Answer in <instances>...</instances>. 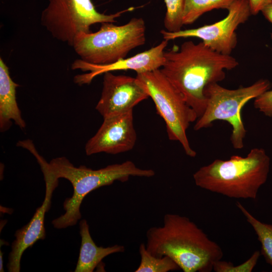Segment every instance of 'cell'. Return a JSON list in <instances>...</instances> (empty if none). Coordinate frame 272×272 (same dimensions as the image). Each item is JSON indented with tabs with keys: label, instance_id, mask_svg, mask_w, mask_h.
Here are the masks:
<instances>
[{
	"label": "cell",
	"instance_id": "cell-6",
	"mask_svg": "<svg viewBox=\"0 0 272 272\" xmlns=\"http://www.w3.org/2000/svg\"><path fill=\"white\" fill-rule=\"evenodd\" d=\"M270 87V82L265 79L236 89H228L218 83L208 85L203 92L207 100V106L202 115L196 120L194 129L210 127L216 120L227 121L232 126L230 140L233 148L242 149L247 130L242 118V109L249 101L255 99Z\"/></svg>",
	"mask_w": 272,
	"mask_h": 272
},
{
	"label": "cell",
	"instance_id": "cell-1",
	"mask_svg": "<svg viewBox=\"0 0 272 272\" xmlns=\"http://www.w3.org/2000/svg\"><path fill=\"white\" fill-rule=\"evenodd\" d=\"M164 55L161 71L183 96L198 118L207 106L205 87L224 80L225 71L232 70L239 64L231 55L217 52L202 41L184 42L179 48L165 51Z\"/></svg>",
	"mask_w": 272,
	"mask_h": 272
},
{
	"label": "cell",
	"instance_id": "cell-10",
	"mask_svg": "<svg viewBox=\"0 0 272 272\" xmlns=\"http://www.w3.org/2000/svg\"><path fill=\"white\" fill-rule=\"evenodd\" d=\"M149 96L135 77L104 74L103 87L96 109L103 118L133 110Z\"/></svg>",
	"mask_w": 272,
	"mask_h": 272
},
{
	"label": "cell",
	"instance_id": "cell-22",
	"mask_svg": "<svg viewBox=\"0 0 272 272\" xmlns=\"http://www.w3.org/2000/svg\"><path fill=\"white\" fill-rule=\"evenodd\" d=\"M251 15H256L269 4L272 0H246Z\"/></svg>",
	"mask_w": 272,
	"mask_h": 272
},
{
	"label": "cell",
	"instance_id": "cell-2",
	"mask_svg": "<svg viewBox=\"0 0 272 272\" xmlns=\"http://www.w3.org/2000/svg\"><path fill=\"white\" fill-rule=\"evenodd\" d=\"M163 222L147 231L145 245L152 255L170 257L184 272H211L222 259L220 245L189 218L168 213Z\"/></svg>",
	"mask_w": 272,
	"mask_h": 272
},
{
	"label": "cell",
	"instance_id": "cell-23",
	"mask_svg": "<svg viewBox=\"0 0 272 272\" xmlns=\"http://www.w3.org/2000/svg\"><path fill=\"white\" fill-rule=\"evenodd\" d=\"M264 17L272 24V1L261 12Z\"/></svg>",
	"mask_w": 272,
	"mask_h": 272
},
{
	"label": "cell",
	"instance_id": "cell-8",
	"mask_svg": "<svg viewBox=\"0 0 272 272\" xmlns=\"http://www.w3.org/2000/svg\"><path fill=\"white\" fill-rule=\"evenodd\" d=\"M42 11L40 22L53 38L72 46L80 33L90 32V27L97 23H114L123 13L133 11L134 7L111 14L99 12L92 0H47Z\"/></svg>",
	"mask_w": 272,
	"mask_h": 272
},
{
	"label": "cell",
	"instance_id": "cell-19",
	"mask_svg": "<svg viewBox=\"0 0 272 272\" xmlns=\"http://www.w3.org/2000/svg\"><path fill=\"white\" fill-rule=\"evenodd\" d=\"M166 12L164 20L165 29L169 32L181 30L183 25L182 14L185 0H164Z\"/></svg>",
	"mask_w": 272,
	"mask_h": 272
},
{
	"label": "cell",
	"instance_id": "cell-20",
	"mask_svg": "<svg viewBox=\"0 0 272 272\" xmlns=\"http://www.w3.org/2000/svg\"><path fill=\"white\" fill-rule=\"evenodd\" d=\"M260 255V251L256 250L247 260L237 265H234L230 261L220 259L214 263L213 270L216 272H251Z\"/></svg>",
	"mask_w": 272,
	"mask_h": 272
},
{
	"label": "cell",
	"instance_id": "cell-14",
	"mask_svg": "<svg viewBox=\"0 0 272 272\" xmlns=\"http://www.w3.org/2000/svg\"><path fill=\"white\" fill-rule=\"evenodd\" d=\"M19 85L12 79L9 67L0 57V129L1 132L7 130L12 121L25 128L26 123L16 100V88Z\"/></svg>",
	"mask_w": 272,
	"mask_h": 272
},
{
	"label": "cell",
	"instance_id": "cell-12",
	"mask_svg": "<svg viewBox=\"0 0 272 272\" xmlns=\"http://www.w3.org/2000/svg\"><path fill=\"white\" fill-rule=\"evenodd\" d=\"M40 167L45 182L44 199L41 206L36 209L29 222L15 232V239L12 244V249L7 264L9 272H19L21 260L24 251L39 240L44 239L46 237L45 215L50 208L52 193L58 185V179L53 175L46 165L43 164Z\"/></svg>",
	"mask_w": 272,
	"mask_h": 272
},
{
	"label": "cell",
	"instance_id": "cell-15",
	"mask_svg": "<svg viewBox=\"0 0 272 272\" xmlns=\"http://www.w3.org/2000/svg\"><path fill=\"white\" fill-rule=\"evenodd\" d=\"M79 232L81 244L75 272H93L105 257L125 251L124 246L121 245L107 247L98 246L91 236L89 226L85 219L79 223Z\"/></svg>",
	"mask_w": 272,
	"mask_h": 272
},
{
	"label": "cell",
	"instance_id": "cell-16",
	"mask_svg": "<svg viewBox=\"0 0 272 272\" xmlns=\"http://www.w3.org/2000/svg\"><path fill=\"white\" fill-rule=\"evenodd\" d=\"M236 206L255 231L261 244L260 255L272 267V224L260 222L256 219L239 202Z\"/></svg>",
	"mask_w": 272,
	"mask_h": 272
},
{
	"label": "cell",
	"instance_id": "cell-5",
	"mask_svg": "<svg viewBox=\"0 0 272 272\" xmlns=\"http://www.w3.org/2000/svg\"><path fill=\"white\" fill-rule=\"evenodd\" d=\"M146 42V25L142 18H133L125 24H101L96 32H81L73 47L81 60L93 64H111L125 58L132 49Z\"/></svg>",
	"mask_w": 272,
	"mask_h": 272
},
{
	"label": "cell",
	"instance_id": "cell-21",
	"mask_svg": "<svg viewBox=\"0 0 272 272\" xmlns=\"http://www.w3.org/2000/svg\"><path fill=\"white\" fill-rule=\"evenodd\" d=\"M255 109L268 117H272V90H267L254 99Z\"/></svg>",
	"mask_w": 272,
	"mask_h": 272
},
{
	"label": "cell",
	"instance_id": "cell-24",
	"mask_svg": "<svg viewBox=\"0 0 272 272\" xmlns=\"http://www.w3.org/2000/svg\"><path fill=\"white\" fill-rule=\"evenodd\" d=\"M3 253L2 252V250H0V271H4V264H3Z\"/></svg>",
	"mask_w": 272,
	"mask_h": 272
},
{
	"label": "cell",
	"instance_id": "cell-4",
	"mask_svg": "<svg viewBox=\"0 0 272 272\" xmlns=\"http://www.w3.org/2000/svg\"><path fill=\"white\" fill-rule=\"evenodd\" d=\"M47 165L56 179H67L73 187L72 197L66 198L63 203L65 213L52 221L54 227L59 229L76 225L81 218L82 201L92 191L110 185L115 181L126 182L130 177L149 178L155 174L152 169L139 168L131 161L93 170L83 165L77 167L65 157H60L53 159Z\"/></svg>",
	"mask_w": 272,
	"mask_h": 272
},
{
	"label": "cell",
	"instance_id": "cell-13",
	"mask_svg": "<svg viewBox=\"0 0 272 272\" xmlns=\"http://www.w3.org/2000/svg\"><path fill=\"white\" fill-rule=\"evenodd\" d=\"M168 43V41L164 39L158 45L148 50L108 64H93L77 59L73 63L72 69L90 72L76 76L74 81L79 85L90 84L96 76L114 71L132 70L138 74L160 69L165 62V49Z\"/></svg>",
	"mask_w": 272,
	"mask_h": 272
},
{
	"label": "cell",
	"instance_id": "cell-9",
	"mask_svg": "<svg viewBox=\"0 0 272 272\" xmlns=\"http://www.w3.org/2000/svg\"><path fill=\"white\" fill-rule=\"evenodd\" d=\"M227 10L226 17L215 23L176 32L162 30L160 33L164 39L168 41L177 38L196 37L213 50L231 55L237 44L236 30L248 20L251 14L246 0L235 1Z\"/></svg>",
	"mask_w": 272,
	"mask_h": 272
},
{
	"label": "cell",
	"instance_id": "cell-18",
	"mask_svg": "<svg viewBox=\"0 0 272 272\" xmlns=\"http://www.w3.org/2000/svg\"><path fill=\"white\" fill-rule=\"evenodd\" d=\"M141 261L135 272H168L178 270L179 266L170 257H157L146 249L145 243H141L139 249Z\"/></svg>",
	"mask_w": 272,
	"mask_h": 272
},
{
	"label": "cell",
	"instance_id": "cell-3",
	"mask_svg": "<svg viewBox=\"0 0 272 272\" xmlns=\"http://www.w3.org/2000/svg\"><path fill=\"white\" fill-rule=\"evenodd\" d=\"M270 158L263 148L252 149L246 157L216 159L193 175L196 185L230 198L255 199L267 179Z\"/></svg>",
	"mask_w": 272,
	"mask_h": 272
},
{
	"label": "cell",
	"instance_id": "cell-7",
	"mask_svg": "<svg viewBox=\"0 0 272 272\" xmlns=\"http://www.w3.org/2000/svg\"><path fill=\"white\" fill-rule=\"evenodd\" d=\"M136 78L164 120L169 139L178 141L188 156L194 157L196 153L190 145L186 131L190 123L198 118L195 111L160 69L137 74Z\"/></svg>",
	"mask_w": 272,
	"mask_h": 272
},
{
	"label": "cell",
	"instance_id": "cell-25",
	"mask_svg": "<svg viewBox=\"0 0 272 272\" xmlns=\"http://www.w3.org/2000/svg\"><path fill=\"white\" fill-rule=\"evenodd\" d=\"M271 39H272V34H271Z\"/></svg>",
	"mask_w": 272,
	"mask_h": 272
},
{
	"label": "cell",
	"instance_id": "cell-11",
	"mask_svg": "<svg viewBox=\"0 0 272 272\" xmlns=\"http://www.w3.org/2000/svg\"><path fill=\"white\" fill-rule=\"evenodd\" d=\"M132 111L103 118L101 126L86 145V154H117L132 150L137 141Z\"/></svg>",
	"mask_w": 272,
	"mask_h": 272
},
{
	"label": "cell",
	"instance_id": "cell-17",
	"mask_svg": "<svg viewBox=\"0 0 272 272\" xmlns=\"http://www.w3.org/2000/svg\"><path fill=\"white\" fill-rule=\"evenodd\" d=\"M236 0H185L182 14L184 25L193 23L205 13L215 9L228 10Z\"/></svg>",
	"mask_w": 272,
	"mask_h": 272
}]
</instances>
